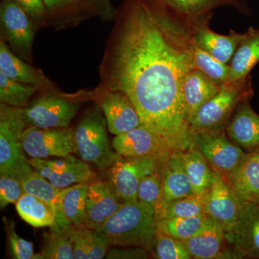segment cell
I'll return each instance as SVG.
<instances>
[{
	"label": "cell",
	"instance_id": "1",
	"mask_svg": "<svg viewBox=\"0 0 259 259\" xmlns=\"http://www.w3.org/2000/svg\"><path fill=\"white\" fill-rule=\"evenodd\" d=\"M202 16L180 14L163 0H121L99 66L97 89L127 95L141 125L175 150L192 147L182 88L196 68L192 36Z\"/></svg>",
	"mask_w": 259,
	"mask_h": 259
},
{
	"label": "cell",
	"instance_id": "2",
	"mask_svg": "<svg viewBox=\"0 0 259 259\" xmlns=\"http://www.w3.org/2000/svg\"><path fill=\"white\" fill-rule=\"evenodd\" d=\"M112 246L140 247L152 250L158 233V220L151 204L136 199L125 201L98 229Z\"/></svg>",
	"mask_w": 259,
	"mask_h": 259
},
{
	"label": "cell",
	"instance_id": "3",
	"mask_svg": "<svg viewBox=\"0 0 259 259\" xmlns=\"http://www.w3.org/2000/svg\"><path fill=\"white\" fill-rule=\"evenodd\" d=\"M105 115L98 105L86 112L74 130L75 153L80 159L105 170L120 155L110 145Z\"/></svg>",
	"mask_w": 259,
	"mask_h": 259
},
{
	"label": "cell",
	"instance_id": "4",
	"mask_svg": "<svg viewBox=\"0 0 259 259\" xmlns=\"http://www.w3.org/2000/svg\"><path fill=\"white\" fill-rule=\"evenodd\" d=\"M250 76L227 81L219 92L199 108L190 122L191 133L226 129L228 120L239 104L253 95Z\"/></svg>",
	"mask_w": 259,
	"mask_h": 259
},
{
	"label": "cell",
	"instance_id": "5",
	"mask_svg": "<svg viewBox=\"0 0 259 259\" xmlns=\"http://www.w3.org/2000/svg\"><path fill=\"white\" fill-rule=\"evenodd\" d=\"M26 128L20 108L0 105V175L21 181L34 171L25 156L22 135Z\"/></svg>",
	"mask_w": 259,
	"mask_h": 259
},
{
	"label": "cell",
	"instance_id": "6",
	"mask_svg": "<svg viewBox=\"0 0 259 259\" xmlns=\"http://www.w3.org/2000/svg\"><path fill=\"white\" fill-rule=\"evenodd\" d=\"M81 95L49 91L30 105L20 108L26 127L48 129L69 127L80 107Z\"/></svg>",
	"mask_w": 259,
	"mask_h": 259
},
{
	"label": "cell",
	"instance_id": "7",
	"mask_svg": "<svg viewBox=\"0 0 259 259\" xmlns=\"http://www.w3.org/2000/svg\"><path fill=\"white\" fill-rule=\"evenodd\" d=\"M226 133V129H223L192 134V147L200 151L213 170L224 180L247 155L241 148L228 139Z\"/></svg>",
	"mask_w": 259,
	"mask_h": 259
},
{
	"label": "cell",
	"instance_id": "8",
	"mask_svg": "<svg viewBox=\"0 0 259 259\" xmlns=\"http://www.w3.org/2000/svg\"><path fill=\"white\" fill-rule=\"evenodd\" d=\"M1 37L23 60L32 61V44L37 26L14 0H1Z\"/></svg>",
	"mask_w": 259,
	"mask_h": 259
},
{
	"label": "cell",
	"instance_id": "9",
	"mask_svg": "<svg viewBox=\"0 0 259 259\" xmlns=\"http://www.w3.org/2000/svg\"><path fill=\"white\" fill-rule=\"evenodd\" d=\"M166 158L120 156L107 168V177L122 199L136 200L140 182L150 174L161 169Z\"/></svg>",
	"mask_w": 259,
	"mask_h": 259
},
{
	"label": "cell",
	"instance_id": "10",
	"mask_svg": "<svg viewBox=\"0 0 259 259\" xmlns=\"http://www.w3.org/2000/svg\"><path fill=\"white\" fill-rule=\"evenodd\" d=\"M22 144L30 158L66 157L76 151L74 130L69 127H26L22 135Z\"/></svg>",
	"mask_w": 259,
	"mask_h": 259
},
{
	"label": "cell",
	"instance_id": "11",
	"mask_svg": "<svg viewBox=\"0 0 259 259\" xmlns=\"http://www.w3.org/2000/svg\"><path fill=\"white\" fill-rule=\"evenodd\" d=\"M87 98L97 100L109 132L115 136L125 134L141 125L139 113L127 95L122 92L95 89L86 92Z\"/></svg>",
	"mask_w": 259,
	"mask_h": 259
},
{
	"label": "cell",
	"instance_id": "12",
	"mask_svg": "<svg viewBox=\"0 0 259 259\" xmlns=\"http://www.w3.org/2000/svg\"><path fill=\"white\" fill-rule=\"evenodd\" d=\"M29 162L35 171L56 188L90 183L95 177L88 163L71 155L56 159L31 158Z\"/></svg>",
	"mask_w": 259,
	"mask_h": 259
},
{
	"label": "cell",
	"instance_id": "13",
	"mask_svg": "<svg viewBox=\"0 0 259 259\" xmlns=\"http://www.w3.org/2000/svg\"><path fill=\"white\" fill-rule=\"evenodd\" d=\"M125 202L111 181H91L89 183L84 227L100 229Z\"/></svg>",
	"mask_w": 259,
	"mask_h": 259
},
{
	"label": "cell",
	"instance_id": "14",
	"mask_svg": "<svg viewBox=\"0 0 259 259\" xmlns=\"http://www.w3.org/2000/svg\"><path fill=\"white\" fill-rule=\"evenodd\" d=\"M244 207L226 180L218 175L208 190L206 214L222 226L226 237L236 228Z\"/></svg>",
	"mask_w": 259,
	"mask_h": 259
},
{
	"label": "cell",
	"instance_id": "15",
	"mask_svg": "<svg viewBox=\"0 0 259 259\" xmlns=\"http://www.w3.org/2000/svg\"><path fill=\"white\" fill-rule=\"evenodd\" d=\"M212 13L203 15L194 24L193 42L196 47L210 54L217 60L228 64L245 36L231 30L228 35L213 32L209 24L212 18Z\"/></svg>",
	"mask_w": 259,
	"mask_h": 259
},
{
	"label": "cell",
	"instance_id": "16",
	"mask_svg": "<svg viewBox=\"0 0 259 259\" xmlns=\"http://www.w3.org/2000/svg\"><path fill=\"white\" fill-rule=\"evenodd\" d=\"M114 150L122 156H152L166 158L174 151L166 141L141 125L132 131L115 136Z\"/></svg>",
	"mask_w": 259,
	"mask_h": 259
},
{
	"label": "cell",
	"instance_id": "17",
	"mask_svg": "<svg viewBox=\"0 0 259 259\" xmlns=\"http://www.w3.org/2000/svg\"><path fill=\"white\" fill-rule=\"evenodd\" d=\"M226 182L244 207L259 204V153H247Z\"/></svg>",
	"mask_w": 259,
	"mask_h": 259
},
{
	"label": "cell",
	"instance_id": "18",
	"mask_svg": "<svg viewBox=\"0 0 259 259\" xmlns=\"http://www.w3.org/2000/svg\"><path fill=\"white\" fill-rule=\"evenodd\" d=\"M0 72L10 79L35 87L38 90L52 91L55 84L42 70L37 69L15 55L7 42L0 37Z\"/></svg>",
	"mask_w": 259,
	"mask_h": 259
},
{
	"label": "cell",
	"instance_id": "19",
	"mask_svg": "<svg viewBox=\"0 0 259 259\" xmlns=\"http://www.w3.org/2000/svg\"><path fill=\"white\" fill-rule=\"evenodd\" d=\"M226 132L239 147L248 151L259 150V115L251 108L248 100L236 107L227 123Z\"/></svg>",
	"mask_w": 259,
	"mask_h": 259
},
{
	"label": "cell",
	"instance_id": "20",
	"mask_svg": "<svg viewBox=\"0 0 259 259\" xmlns=\"http://www.w3.org/2000/svg\"><path fill=\"white\" fill-rule=\"evenodd\" d=\"M226 240L222 226L208 217L202 228L183 243L192 258L213 259L224 255Z\"/></svg>",
	"mask_w": 259,
	"mask_h": 259
},
{
	"label": "cell",
	"instance_id": "21",
	"mask_svg": "<svg viewBox=\"0 0 259 259\" xmlns=\"http://www.w3.org/2000/svg\"><path fill=\"white\" fill-rule=\"evenodd\" d=\"M182 151H174L165 160L162 166L163 206L194 194L184 166Z\"/></svg>",
	"mask_w": 259,
	"mask_h": 259
},
{
	"label": "cell",
	"instance_id": "22",
	"mask_svg": "<svg viewBox=\"0 0 259 259\" xmlns=\"http://www.w3.org/2000/svg\"><path fill=\"white\" fill-rule=\"evenodd\" d=\"M221 87L199 69L191 70L184 79L182 94L189 121L201 107L219 92Z\"/></svg>",
	"mask_w": 259,
	"mask_h": 259
},
{
	"label": "cell",
	"instance_id": "23",
	"mask_svg": "<svg viewBox=\"0 0 259 259\" xmlns=\"http://www.w3.org/2000/svg\"><path fill=\"white\" fill-rule=\"evenodd\" d=\"M25 193L33 194L48 201L56 207V222L51 229L67 231L71 228L63 213L62 194L64 189L56 188L49 181L34 170L30 175L21 180Z\"/></svg>",
	"mask_w": 259,
	"mask_h": 259
},
{
	"label": "cell",
	"instance_id": "24",
	"mask_svg": "<svg viewBox=\"0 0 259 259\" xmlns=\"http://www.w3.org/2000/svg\"><path fill=\"white\" fill-rule=\"evenodd\" d=\"M252 207H244L236 228L226 237L243 255L259 253V215L252 211Z\"/></svg>",
	"mask_w": 259,
	"mask_h": 259
},
{
	"label": "cell",
	"instance_id": "25",
	"mask_svg": "<svg viewBox=\"0 0 259 259\" xmlns=\"http://www.w3.org/2000/svg\"><path fill=\"white\" fill-rule=\"evenodd\" d=\"M258 61L259 29L250 27L232 58L229 81L246 78Z\"/></svg>",
	"mask_w": 259,
	"mask_h": 259
},
{
	"label": "cell",
	"instance_id": "26",
	"mask_svg": "<svg viewBox=\"0 0 259 259\" xmlns=\"http://www.w3.org/2000/svg\"><path fill=\"white\" fill-rule=\"evenodd\" d=\"M182 161L186 173L192 185L194 194L209 190L214 183L217 173L208 161L197 148L191 147L182 151Z\"/></svg>",
	"mask_w": 259,
	"mask_h": 259
},
{
	"label": "cell",
	"instance_id": "27",
	"mask_svg": "<svg viewBox=\"0 0 259 259\" xmlns=\"http://www.w3.org/2000/svg\"><path fill=\"white\" fill-rule=\"evenodd\" d=\"M15 207L20 218L34 228H51L56 225V207L33 194H24L15 204Z\"/></svg>",
	"mask_w": 259,
	"mask_h": 259
},
{
	"label": "cell",
	"instance_id": "28",
	"mask_svg": "<svg viewBox=\"0 0 259 259\" xmlns=\"http://www.w3.org/2000/svg\"><path fill=\"white\" fill-rule=\"evenodd\" d=\"M88 187V182H84L66 187L63 191V213L71 226L84 227Z\"/></svg>",
	"mask_w": 259,
	"mask_h": 259
},
{
	"label": "cell",
	"instance_id": "29",
	"mask_svg": "<svg viewBox=\"0 0 259 259\" xmlns=\"http://www.w3.org/2000/svg\"><path fill=\"white\" fill-rule=\"evenodd\" d=\"M208 190L202 193L193 194L165 204L156 212L158 221L164 218L195 217L206 214Z\"/></svg>",
	"mask_w": 259,
	"mask_h": 259
},
{
	"label": "cell",
	"instance_id": "30",
	"mask_svg": "<svg viewBox=\"0 0 259 259\" xmlns=\"http://www.w3.org/2000/svg\"><path fill=\"white\" fill-rule=\"evenodd\" d=\"M180 14L198 18L207 13H212L213 10L221 7L231 6L238 11L245 9L243 0H163Z\"/></svg>",
	"mask_w": 259,
	"mask_h": 259
},
{
	"label": "cell",
	"instance_id": "31",
	"mask_svg": "<svg viewBox=\"0 0 259 259\" xmlns=\"http://www.w3.org/2000/svg\"><path fill=\"white\" fill-rule=\"evenodd\" d=\"M72 227L67 231L50 228V231L44 233L40 252L42 259H74Z\"/></svg>",
	"mask_w": 259,
	"mask_h": 259
},
{
	"label": "cell",
	"instance_id": "32",
	"mask_svg": "<svg viewBox=\"0 0 259 259\" xmlns=\"http://www.w3.org/2000/svg\"><path fill=\"white\" fill-rule=\"evenodd\" d=\"M209 216L164 218L158 221V230L172 238L184 241L194 236L204 226Z\"/></svg>",
	"mask_w": 259,
	"mask_h": 259
},
{
	"label": "cell",
	"instance_id": "33",
	"mask_svg": "<svg viewBox=\"0 0 259 259\" xmlns=\"http://www.w3.org/2000/svg\"><path fill=\"white\" fill-rule=\"evenodd\" d=\"M38 89L19 82L0 72V102L9 106L24 108Z\"/></svg>",
	"mask_w": 259,
	"mask_h": 259
},
{
	"label": "cell",
	"instance_id": "34",
	"mask_svg": "<svg viewBox=\"0 0 259 259\" xmlns=\"http://www.w3.org/2000/svg\"><path fill=\"white\" fill-rule=\"evenodd\" d=\"M47 15L44 25L56 29L77 25L73 0H44Z\"/></svg>",
	"mask_w": 259,
	"mask_h": 259
},
{
	"label": "cell",
	"instance_id": "35",
	"mask_svg": "<svg viewBox=\"0 0 259 259\" xmlns=\"http://www.w3.org/2000/svg\"><path fill=\"white\" fill-rule=\"evenodd\" d=\"M114 0H73L76 10V22H81L93 18H100L102 21H113L117 8Z\"/></svg>",
	"mask_w": 259,
	"mask_h": 259
},
{
	"label": "cell",
	"instance_id": "36",
	"mask_svg": "<svg viewBox=\"0 0 259 259\" xmlns=\"http://www.w3.org/2000/svg\"><path fill=\"white\" fill-rule=\"evenodd\" d=\"M194 64L218 86L229 81L231 66L212 57L210 54L193 46Z\"/></svg>",
	"mask_w": 259,
	"mask_h": 259
},
{
	"label": "cell",
	"instance_id": "37",
	"mask_svg": "<svg viewBox=\"0 0 259 259\" xmlns=\"http://www.w3.org/2000/svg\"><path fill=\"white\" fill-rule=\"evenodd\" d=\"M138 199L151 204L156 213L163 206L161 169L150 174L141 180L138 190Z\"/></svg>",
	"mask_w": 259,
	"mask_h": 259
},
{
	"label": "cell",
	"instance_id": "38",
	"mask_svg": "<svg viewBox=\"0 0 259 259\" xmlns=\"http://www.w3.org/2000/svg\"><path fill=\"white\" fill-rule=\"evenodd\" d=\"M5 232L8 236L10 253L15 259H42L41 254L35 253L33 243L20 238L15 231V223L4 217Z\"/></svg>",
	"mask_w": 259,
	"mask_h": 259
},
{
	"label": "cell",
	"instance_id": "39",
	"mask_svg": "<svg viewBox=\"0 0 259 259\" xmlns=\"http://www.w3.org/2000/svg\"><path fill=\"white\" fill-rule=\"evenodd\" d=\"M155 258L158 259H190V253L183 241L158 231L155 243Z\"/></svg>",
	"mask_w": 259,
	"mask_h": 259
},
{
	"label": "cell",
	"instance_id": "40",
	"mask_svg": "<svg viewBox=\"0 0 259 259\" xmlns=\"http://www.w3.org/2000/svg\"><path fill=\"white\" fill-rule=\"evenodd\" d=\"M83 233L88 245L89 259L105 258L112 246L107 237L99 230L86 227H83Z\"/></svg>",
	"mask_w": 259,
	"mask_h": 259
},
{
	"label": "cell",
	"instance_id": "41",
	"mask_svg": "<svg viewBox=\"0 0 259 259\" xmlns=\"http://www.w3.org/2000/svg\"><path fill=\"white\" fill-rule=\"evenodd\" d=\"M21 181L15 177L0 175V208L16 204L25 194Z\"/></svg>",
	"mask_w": 259,
	"mask_h": 259
},
{
	"label": "cell",
	"instance_id": "42",
	"mask_svg": "<svg viewBox=\"0 0 259 259\" xmlns=\"http://www.w3.org/2000/svg\"><path fill=\"white\" fill-rule=\"evenodd\" d=\"M31 18L38 28L44 25L47 11L44 0H14Z\"/></svg>",
	"mask_w": 259,
	"mask_h": 259
},
{
	"label": "cell",
	"instance_id": "43",
	"mask_svg": "<svg viewBox=\"0 0 259 259\" xmlns=\"http://www.w3.org/2000/svg\"><path fill=\"white\" fill-rule=\"evenodd\" d=\"M150 250L140 247L114 246L107 251V259L148 258Z\"/></svg>",
	"mask_w": 259,
	"mask_h": 259
},
{
	"label": "cell",
	"instance_id": "44",
	"mask_svg": "<svg viewBox=\"0 0 259 259\" xmlns=\"http://www.w3.org/2000/svg\"><path fill=\"white\" fill-rule=\"evenodd\" d=\"M74 259H89L88 245L83 233V227L71 228Z\"/></svg>",
	"mask_w": 259,
	"mask_h": 259
},
{
	"label": "cell",
	"instance_id": "45",
	"mask_svg": "<svg viewBox=\"0 0 259 259\" xmlns=\"http://www.w3.org/2000/svg\"><path fill=\"white\" fill-rule=\"evenodd\" d=\"M258 151V152L259 153V150H258V151Z\"/></svg>",
	"mask_w": 259,
	"mask_h": 259
}]
</instances>
